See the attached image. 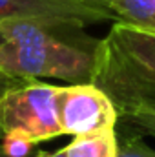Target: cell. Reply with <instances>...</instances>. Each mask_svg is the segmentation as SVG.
<instances>
[{
	"label": "cell",
	"mask_w": 155,
	"mask_h": 157,
	"mask_svg": "<svg viewBox=\"0 0 155 157\" xmlns=\"http://www.w3.org/2000/svg\"><path fill=\"white\" fill-rule=\"evenodd\" d=\"M73 22L0 20V73L20 80L40 77L89 82L99 39Z\"/></svg>",
	"instance_id": "1"
},
{
	"label": "cell",
	"mask_w": 155,
	"mask_h": 157,
	"mask_svg": "<svg viewBox=\"0 0 155 157\" xmlns=\"http://www.w3.org/2000/svg\"><path fill=\"white\" fill-rule=\"evenodd\" d=\"M89 84L108 95L119 119L155 115V29L115 20L99 39Z\"/></svg>",
	"instance_id": "2"
},
{
	"label": "cell",
	"mask_w": 155,
	"mask_h": 157,
	"mask_svg": "<svg viewBox=\"0 0 155 157\" xmlns=\"http://www.w3.org/2000/svg\"><path fill=\"white\" fill-rule=\"evenodd\" d=\"M57 97L59 86L18 80L0 97V133H18L35 144L62 135Z\"/></svg>",
	"instance_id": "3"
},
{
	"label": "cell",
	"mask_w": 155,
	"mask_h": 157,
	"mask_svg": "<svg viewBox=\"0 0 155 157\" xmlns=\"http://www.w3.org/2000/svg\"><path fill=\"white\" fill-rule=\"evenodd\" d=\"M57 115L62 135H86L115 128L117 110L104 91L89 82L59 86Z\"/></svg>",
	"instance_id": "4"
},
{
	"label": "cell",
	"mask_w": 155,
	"mask_h": 157,
	"mask_svg": "<svg viewBox=\"0 0 155 157\" xmlns=\"http://www.w3.org/2000/svg\"><path fill=\"white\" fill-rule=\"evenodd\" d=\"M6 18L73 22L80 26L102 20H117L113 13L91 7L80 0H0V20Z\"/></svg>",
	"instance_id": "5"
},
{
	"label": "cell",
	"mask_w": 155,
	"mask_h": 157,
	"mask_svg": "<svg viewBox=\"0 0 155 157\" xmlns=\"http://www.w3.org/2000/svg\"><path fill=\"white\" fill-rule=\"evenodd\" d=\"M64 152L66 157H117L119 139L115 128L77 135L68 146H64Z\"/></svg>",
	"instance_id": "6"
},
{
	"label": "cell",
	"mask_w": 155,
	"mask_h": 157,
	"mask_svg": "<svg viewBox=\"0 0 155 157\" xmlns=\"http://www.w3.org/2000/svg\"><path fill=\"white\" fill-rule=\"evenodd\" d=\"M110 11L120 22L155 29V0H112Z\"/></svg>",
	"instance_id": "7"
},
{
	"label": "cell",
	"mask_w": 155,
	"mask_h": 157,
	"mask_svg": "<svg viewBox=\"0 0 155 157\" xmlns=\"http://www.w3.org/2000/svg\"><path fill=\"white\" fill-rule=\"evenodd\" d=\"M35 143H31L28 137L18 133H6L2 135V152L7 157H26Z\"/></svg>",
	"instance_id": "8"
},
{
	"label": "cell",
	"mask_w": 155,
	"mask_h": 157,
	"mask_svg": "<svg viewBox=\"0 0 155 157\" xmlns=\"http://www.w3.org/2000/svg\"><path fill=\"white\" fill-rule=\"evenodd\" d=\"M117 157H155V150L144 144L139 137H130L124 144H119Z\"/></svg>",
	"instance_id": "9"
},
{
	"label": "cell",
	"mask_w": 155,
	"mask_h": 157,
	"mask_svg": "<svg viewBox=\"0 0 155 157\" xmlns=\"http://www.w3.org/2000/svg\"><path fill=\"white\" fill-rule=\"evenodd\" d=\"M124 124L135 130L139 135H152L155 137V115H142V117L124 119Z\"/></svg>",
	"instance_id": "10"
},
{
	"label": "cell",
	"mask_w": 155,
	"mask_h": 157,
	"mask_svg": "<svg viewBox=\"0 0 155 157\" xmlns=\"http://www.w3.org/2000/svg\"><path fill=\"white\" fill-rule=\"evenodd\" d=\"M20 78H11L7 77V75H4V73H0V97H2V93L7 90V88H11L13 84H17ZM0 137H2V133H0Z\"/></svg>",
	"instance_id": "11"
},
{
	"label": "cell",
	"mask_w": 155,
	"mask_h": 157,
	"mask_svg": "<svg viewBox=\"0 0 155 157\" xmlns=\"http://www.w3.org/2000/svg\"><path fill=\"white\" fill-rule=\"evenodd\" d=\"M80 2L91 6V7L102 9V11H110V2H112V0H80ZM110 13H112V11H110Z\"/></svg>",
	"instance_id": "12"
},
{
	"label": "cell",
	"mask_w": 155,
	"mask_h": 157,
	"mask_svg": "<svg viewBox=\"0 0 155 157\" xmlns=\"http://www.w3.org/2000/svg\"><path fill=\"white\" fill-rule=\"evenodd\" d=\"M37 157H66V152H64V148H60V150H57V152H53V154H39Z\"/></svg>",
	"instance_id": "13"
}]
</instances>
